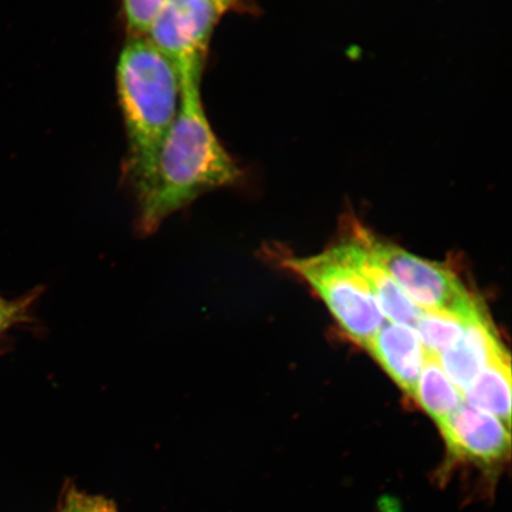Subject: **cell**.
Returning a JSON list of instances; mask_svg holds the SVG:
<instances>
[{
  "instance_id": "obj_11",
  "label": "cell",
  "mask_w": 512,
  "mask_h": 512,
  "mask_svg": "<svg viewBox=\"0 0 512 512\" xmlns=\"http://www.w3.org/2000/svg\"><path fill=\"white\" fill-rule=\"evenodd\" d=\"M412 399L438 425L464 402L462 393L446 375L438 357L430 354H427Z\"/></svg>"
},
{
  "instance_id": "obj_1",
  "label": "cell",
  "mask_w": 512,
  "mask_h": 512,
  "mask_svg": "<svg viewBox=\"0 0 512 512\" xmlns=\"http://www.w3.org/2000/svg\"><path fill=\"white\" fill-rule=\"evenodd\" d=\"M202 74L184 76L181 105L160 149L155 171L136 197L137 230L156 233L169 216L209 191L233 187L242 170L210 125L201 95Z\"/></svg>"
},
{
  "instance_id": "obj_3",
  "label": "cell",
  "mask_w": 512,
  "mask_h": 512,
  "mask_svg": "<svg viewBox=\"0 0 512 512\" xmlns=\"http://www.w3.org/2000/svg\"><path fill=\"white\" fill-rule=\"evenodd\" d=\"M284 265L319 294L345 334L363 348L386 322L367 281L338 247L310 258L286 259Z\"/></svg>"
},
{
  "instance_id": "obj_4",
  "label": "cell",
  "mask_w": 512,
  "mask_h": 512,
  "mask_svg": "<svg viewBox=\"0 0 512 512\" xmlns=\"http://www.w3.org/2000/svg\"><path fill=\"white\" fill-rule=\"evenodd\" d=\"M356 236L421 310L451 313L467 322L488 315L483 304L447 267L377 240L362 228L356 229Z\"/></svg>"
},
{
  "instance_id": "obj_2",
  "label": "cell",
  "mask_w": 512,
  "mask_h": 512,
  "mask_svg": "<svg viewBox=\"0 0 512 512\" xmlns=\"http://www.w3.org/2000/svg\"><path fill=\"white\" fill-rule=\"evenodd\" d=\"M117 83L128 142L127 178L137 197L150 182L177 117L182 82L174 64L145 37H134L119 56Z\"/></svg>"
},
{
  "instance_id": "obj_12",
  "label": "cell",
  "mask_w": 512,
  "mask_h": 512,
  "mask_svg": "<svg viewBox=\"0 0 512 512\" xmlns=\"http://www.w3.org/2000/svg\"><path fill=\"white\" fill-rule=\"evenodd\" d=\"M469 323L451 313L422 310L415 330L427 354L438 357L462 338Z\"/></svg>"
},
{
  "instance_id": "obj_13",
  "label": "cell",
  "mask_w": 512,
  "mask_h": 512,
  "mask_svg": "<svg viewBox=\"0 0 512 512\" xmlns=\"http://www.w3.org/2000/svg\"><path fill=\"white\" fill-rule=\"evenodd\" d=\"M170 0H124L128 30L134 37H145L151 24Z\"/></svg>"
},
{
  "instance_id": "obj_15",
  "label": "cell",
  "mask_w": 512,
  "mask_h": 512,
  "mask_svg": "<svg viewBox=\"0 0 512 512\" xmlns=\"http://www.w3.org/2000/svg\"><path fill=\"white\" fill-rule=\"evenodd\" d=\"M224 6H226L227 10L232 8L233 4L236 3V0H221Z\"/></svg>"
},
{
  "instance_id": "obj_14",
  "label": "cell",
  "mask_w": 512,
  "mask_h": 512,
  "mask_svg": "<svg viewBox=\"0 0 512 512\" xmlns=\"http://www.w3.org/2000/svg\"><path fill=\"white\" fill-rule=\"evenodd\" d=\"M40 296L41 288H36L28 296L12 300V302L0 297V336L14 328L15 325L31 322L30 307Z\"/></svg>"
},
{
  "instance_id": "obj_5",
  "label": "cell",
  "mask_w": 512,
  "mask_h": 512,
  "mask_svg": "<svg viewBox=\"0 0 512 512\" xmlns=\"http://www.w3.org/2000/svg\"><path fill=\"white\" fill-rule=\"evenodd\" d=\"M226 11L221 0H170L145 38L174 64L179 78L202 74L211 34Z\"/></svg>"
},
{
  "instance_id": "obj_10",
  "label": "cell",
  "mask_w": 512,
  "mask_h": 512,
  "mask_svg": "<svg viewBox=\"0 0 512 512\" xmlns=\"http://www.w3.org/2000/svg\"><path fill=\"white\" fill-rule=\"evenodd\" d=\"M507 350L498 352L463 392L467 405L511 426V366Z\"/></svg>"
},
{
  "instance_id": "obj_8",
  "label": "cell",
  "mask_w": 512,
  "mask_h": 512,
  "mask_svg": "<svg viewBox=\"0 0 512 512\" xmlns=\"http://www.w3.org/2000/svg\"><path fill=\"white\" fill-rule=\"evenodd\" d=\"M354 238H356L354 241L337 246L345 260L367 281L386 320L408 325L415 329L422 313L420 307L416 306L402 292L380 262L363 245V242L356 235Z\"/></svg>"
},
{
  "instance_id": "obj_7",
  "label": "cell",
  "mask_w": 512,
  "mask_h": 512,
  "mask_svg": "<svg viewBox=\"0 0 512 512\" xmlns=\"http://www.w3.org/2000/svg\"><path fill=\"white\" fill-rule=\"evenodd\" d=\"M364 349L412 398L427 357L418 332L411 326L386 320Z\"/></svg>"
},
{
  "instance_id": "obj_9",
  "label": "cell",
  "mask_w": 512,
  "mask_h": 512,
  "mask_svg": "<svg viewBox=\"0 0 512 512\" xmlns=\"http://www.w3.org/2000/svg\"><path fill=\"white\" fill-rule=\"evenodd\" d=\"M504 349L494 324L485 315L467 324L462 338L439 355L438 360L454 386L463 394L491 358Z\"/></svg>"
},
{
  "instance_id": "obj_6",
  "label": "cell",
  "mask_w": 512,
  "mask_h": 512,
  "mask_svg": "<svg viewBox=\"0 0 512 512\" xmlns=\"http://www.w3.org/2000/svg\"><path fill=\"white\" fill-rule=\"evenodd\" d=\"M445 440L444 466L471 464L486 475H497L510 458V427L496 416L463 402L438 425Z\"/></svg>"
}]
</instances>
